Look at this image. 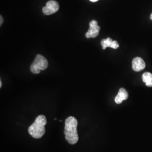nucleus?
<instances>
[{
	"label": "nucleus",
	"instance_id": "f257e3e1",
	"mask_svg": "<svg viewBox=\"0 0 152 152\" xmlns=\"http://www.w3.org/2000/svg\"><path fill=\"white\" fill-rule=\"evenodd\" d=\"M77 126L78 121L75 117L69 116L65 120L64 132L65 140L72 145L76 144L79 139L77 129Z\"/></svg>",
	"mask_w": 152,
	"mask_h": 152
},
{
	"label": "nucleus",
	"instance_id": "f03ea898",
	"mask_svg": "<svg viewBox=\"0 0 152 152\" xmlns=\"http://www.w3.org/2000/svg\"><path fill=\"white\" fill-rule=\"evenodd\" d=\"M47 124L46 118L44 115H39L36 118L35 121L29 129L28 132L34 139H40L44 136L46 130L45 125Z\"/></svg>",
	"mask_w": 152,
	"mask_h": 152
},
{
	"label": "nucleus",
	"instance_id": "7ed1b4c3",
	"mask_svg": "<svg viewBox=\"0 0 152 152\" xmlns=\"http://www.w3.org/2000/svg\"><path fill=\"white\" fill-rule=\"evenodd\" d=\"M59 5L58 2L51 0L46 3V6L42 8V12L46 15H50L54 14L59 10Z\"/></svg>",
	"mask_w": 152,
	"mask_h": 152
},
{
	"label": "nucleus",
	"instance_id": "20e7f679",
	"mask_svg": "<svg viewBox=\"0 0 152 152\" xmlns=\"http://www.w3.org/2000/svg\"><path fill=\"white\" fill-rule=\"evenodd\" d=\"M89 25V29L86 33L85 36L87 38H95L98 36L100 29V28L98 26V22L92 20L90 22Z\"/></svg>",
	"mask_w": 152,
	"mask_h": 152
},
{
	"label": "nucleus",
	"instance_id": "39448f33",
	"mask_svg": "<svg viewBox=\"0 0 152 152\" xmlns=\"http://www.w3.org/2000/svg\"><path fill=\"white\" fill-rule=\"evenodd\" d=\"M32 64L36 66L39 70L44 71L48 67V61L42 55L38 54L36 56Z\"/></svg>",
	"mask_w": 152,
	"mask_h": 152
},
{
	"label": "nucleus",
	"instance_id": "423d86ee",
	"mask_svg": "<svg viewBox=\"0 0 152 152\" xmlns=\"http://www.w3.org/2000/svg\"><path fill=\"white\" fill-rule=\"evenodd\" d=\"M132 69L134 71L139 72L144 69L145 67V63L142 59L140 57H136L132 60Z\"/></svg>",
	"mask_w": 152,
	"mask_h": 152
},
{
	"label": "nucleus",
	"instance_id": "0eeeda50",
	"mask_svg": "<svg viewBox=\"0 0 152 152\" xmlns=\"http://www.w3.org/2000/svg\"><path fill=\"white\" fill-rule=\"evenodd\" d=\"M129 97V94L127 91L124 88H121L118 92V94L115 96L114 101L118 104L122 103L124 100H126Z\"/></svg>",
	"mask_w": 152,
	"mask_h": 152
},
{
	"label": "nucleus",
	"instance_id": "6e6552de",
	"mask_svg": "<svg viewBox=\"0 0 152 152\" xmlns=\"http://www.w3.org/2000/svg\"><path fill=\"white\" fill-rule=\"evenodd\" d=\"M142 81L148 87H152V74L149 72L144 73L142 76Z\"/></svg>",
	"mask_w": 152,
	"mask_h": 152
},
{
	"label": "nucleus",
	"instance_id": "1a4fd4ad",
	"mask_svg": "<svg viewBox=\"0 0 152 152\" xmlns=\"http://www.w3.org/2000/svg\"><path fill=\"white\" fill-rule=\"evenodd\" d=\"M113 40L112 38H106V39H103L102 41H101V45L103 47V49L105 50L107 48L109 47L111 48L112 45L113 44Z\"/></svg>",
	"mask_w": 152,
	"mask_h": 152
},
{
	"label": "nucleus",
	"instance_id": "9d476101",
	"mask_svg": "<svg viewBox=\"0 0 152 152\" xmlns=\"http://www.w3.org/2000/svg\"><path fill=\"white\" fill-rule=\"evenodd\" d=\"M30 69H31V71L34 74H38L40 73V71H41V70H39L36 66L33 64H31V65Z\"/></svg>",
	"mask_w": 152,
	"mask_h": 152
},
{
	"label": "nucleus",
	"instance_id": "9b49d317",
	"mask_svg": "<svg viewBox=\"0 0 152 152\" xmlns=\"http://www.w3.org/2000/svg\"><path fill=\"white\" fill-rule=\"evenodd\" d=\"M119 46H119V44L118 43V42H117V41H113L111 48L114 49H117L119 48Z\"/></svg>",
	"mask_w": 152,
	"mask_h": 152
},
{
	"label": "nucleus",
	"instance_id": "f8f14e48",
	"mask_svg": "<svg viewBox=\"0 0 152 152\" xmlns=\"http://www.w3.org/2000/svg\"><path fill=\"white\" fill-rule=\"evenodd\" d=\"M0 18H1V23H0V24H1V25H2V23H3V18H2V16L1 15Z\"/></svg>",
	"mask_w": 152,
	"mask_h": 152
},
{
	"label": "nucleus",
	"instance_id": "ddd939ff",
	"mask_svg": "<svg viewBox=\"0 0 152 152\" xmlns=\"http://www.w3.org/2000/svg\"><path fill=\"white\" fill-rule=\"evenodd\" d=\"M90 1H91V2H96V1H98V0H90Z\"/></svg>",
	"mask_w": 152,
	"mask_h": 152
},
{
	"label": "nucleus",
	"instance_id": "4468645a",
	"mask_svg": "<svg viewBox=\"0 0 152 152\" xmlns=\"http://www.w3.org/2000/svg\"><path fill=\"white\" fill-rule=\"evenodd\" d=\"M0 87L1 88L2 87V81H0Z\"/></svg>",
	"mask_w": 152,
	"mask_h": 152
},
{
	"label": "nucleus",
	"instance_id": "2eb2a0df",
	"mask_svg": "<svg viewBox=\"0 0 152 152\" xmlns=\"http://www.w3.org/2000/svg\"><path fill=\"white\" fill-rule=\"evenodd\" d=\"M150 18H151V19L152 20V13L151 14V16H150Z\"/></svg>",
	"mask_w": 152,
	"mask_h": 152
}]
</instances>
